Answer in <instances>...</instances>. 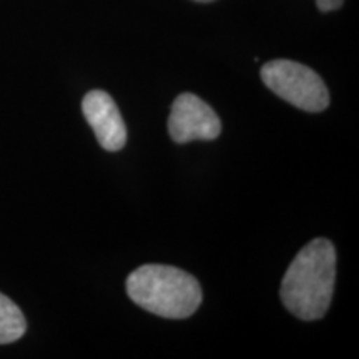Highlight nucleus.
I'll list each match as a JSON object with an SVG mask.
<instances>
[{
    "label": "nucleus",
    "instance_id": "obj_7",
    "mask_svg": "<svg viewBox=\"0 0 359 359\" xmlns=\"http://www.w3.org/2000/svg\"><path fill=\"white\" fill-rule=\"evenodd\" d=\"M344 0H316V6L320 12H333L338 11L343 6Z\"/></svg>",
    "mask_w": 359,
    "mask_h": 359
},
{
    "label": "nucleus",
    "instance_id": "obj_5",
    "mask_svg": "<svg viewBox=\"0 0 359 359\" xmlns=\"http://www.w3.org/2000/svg\"><path fill=\"white\" fill-rule=\"evenodd\" d=\"M82 111L103 150H122L127 143V127L118 107L109 93L103 90L88 92L82 100Z\"/></svg>",
    "mask_w": 359,
    "mask_h": 359
},
{
    "label": "nucleus",
    "instance_id": "obj_8",
    "mask_svg": "<svg viewBox=\"0 0 359 359\" xmlns=\"http://www.w3.org/2000/svg\"><path fill=\"white\" fill-rule=\"evenodd\" d=\"M195 2H203V4H206V2H213V0H195Z\"/></svg>",
    "mask_w": 359,
    "mask_h": 359
},
{
    "label": "nucleus",
    "instance_id": "obj_3",
    "mask_svg": "<svg viewBox=\"0 0 359 359\" xmlns=\"http://www.w3.org/2000/svg\"><path fill=\"white\" fill-rule=\"evenodd\" d=\"M262 80L266 87L296 109L320 114L330 107V92L323 79L299 62L278 58L263 65Z\"/></svg>",
    "mask_w": 359,
    "mask_h": 359
},
{
    "label": "nucleus",
    "instance_id": "obj_4",
    "mask_svg": "<svg viewBox=\"0 0 359 359\" xmlns=\"http://www.w3.org/2000/svg\"><path fill=\"white\" fill-rule=\"evenodd\" d=\"M168 133L175 143L215 140L222 133V120L208 103L193 93L175 98L168 118Z\"/></svg>",
    "mask_w": 359,
    "mask_h": 359
},
{
    "label": "nucleus",
    "instance_id": "obj_1",
    "mask_svg": "<svg viewBox=\"0 0 359 359\" xmlns=\"http://www.w3.org/2000/svg\"><path fill=\"white\" fill-rule=\"evenodd\" d=\"M336 281V250L326 238L309 241L281 281V303L303 321L321 320L330 309Z\"/></svg>",
    "mask_w": 359,
    "mask_h": 359
},
{
    "label": "nucleus",
    "instance_id": "obj_6",
    "mask_svg": "<svg viewBox=\"0 0 359 359\" xmlns=\"http://www.w3.org/2000/svg\"><path fill=\"white\" fill-rule=\"evenodd\" d=\"M27 331V321L20 308L0 293V344H8L20 339Z\"/></svg>",
    "mask_w": 359,
    "mask_h": 359
},
{
    "label": "nucleus",
    "instance_id": "obj_2",
    "mask_svg": "<svg viewBox=\"0 0 359 359\" xmlns=\"http://www.w3.org/2000/svg\"><path fill=\"white\" fill-rule=\"evenodd\" d=\"M135 304L168 320H185L200 308L203 293L195 276L168 264H143L127 278Z\"/></svg>",
    "mask_w": 359,
    "mask_h": 359
}]
</instances>
